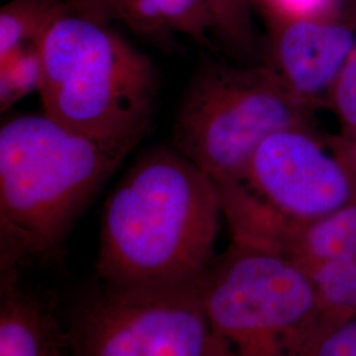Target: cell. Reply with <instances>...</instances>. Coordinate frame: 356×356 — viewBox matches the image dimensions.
<instances>
[{
    "label": "cell",
    "mask_w": 356,
    "mask_h": 356,
    "mask_svg": "<svg viewBox=\"0 0 356 356\" xmlns=\"http://www.w3.org/2000/svg\"><path fill=\"white\" fill-rule=\"evenodd\" d=\"M219 188L175 148L140 156L103 207L95 281L113 289L198 282L216 260Z\"/></svg>",
    "instance_id": "obj_1"
},
{
    "label": "cell",
    "mask_w": 356,
    "mask_h": 356,
    "mask_svg": "<svg viewBox=\"0 0 356 356\" xmlns=\"http://www.w3.org/2000/svg\"><path fill=\"white\" fill-rule=\"evenodd\" d=\"M128 151L49 115L0 128V272L57 261L69 232Z\"/></svg>",
    "instance_id": "obj_2"
},
{
    "label": "cell",
    "mask_w": 356,
    "mask_h": 356,
    "mask_svg": "<svg viewBox=\"0 0 356 356\" xmlns=\"http://www.w3.org/2000/svg\"><path fill=\"white\" fill-rule=\"evenodd\" d=\"M70 8L38 42L44 113L131 152L151 129L159 91L152 60L111 28Z\"/></svg>",
    "instance_id": "obj_3"
},
{
    "label": "cell",
    "mask_w": 356,
    "mask_h": 356,
    "mask_svg": "<svg viewBox=\"0 0 356 356\" xmlns=\"http://www.w3.org/2000/svg\"><path fill=\"white\" fill-rule=\"evenodd\" d=\"M200 289L220 356H304L321 322L309 276L261 245L232 241Z\"/></svg>",
    "instance_id": "obj_4"
},
{
    "label": "cell",
    "mask_w": 356,
    "mask_h": 356,
    "mask_svg": "<svg viewBox=\"0 0 356 356\" xmlns=\"http://www.w3.org/2000/svg\"><path fill=\"white\" fill-rule=\"evenodd\" d=\"M306 104L269 67L209 63L191 78L179 106L173 148L218 186L239 184L268 136L305 127Z\"/></svg>",
    "instance_id": "obj_5"
},
{
    "label": "cell",
    "mask_w": 356,
    "mask_h": 356,
    "mask_svg": "<svg viewBox=\"0 0 356 356\" xmlns=\"http://www.w3.org/2000/svg\"><path fill=\"white\" fill-rule=\"evenodd\" d=\"M200 281L126 291L94 280L64 316L74 356H220Z\"/></svg>",
    "instance_id": "obj_6"
},
{
    "label": "cell",
    "mask_w": 356,
    "mask_h": 356,
    "mask_svg": "<svg viewBox=\"0 0 356 356\" xmlns=\"http://www.w3.org/2000/svg\"><path fill=\"white\" fill-rule=\"evenodd\" d=\"M272 214L305 223L356 201V168L305 127L280 129L254 151L239 182Z\"/></svg>",
    "instance_id": "obj_7"
},
{
    "label": "cell",
    "mask_w": 356,
    "mask_h": 356,
    "mask_svg": "<svg viewBox=\"0 0 356 356\" xmlns=\"http://www.w3.org/2000/svg\"><path fill=\"white\" fill-rule=\"evenodd\" d=\"M272 69L282 83L307 102L335 83L356 38L334 20H282L267 16Z\"/></svg>",
    "instance_id": "obj_8"
},
{
    "label": "cell",
    "mask_w": 356,
    "mask_h": 356,
    "mask_svg": "<svg viewBox=\"0 0 356 356\" xmlns=\"http://www.w3.org/2000/svg\"><path fill=\"white\" fill-rule=\"evenodd\" d=\"M0 356H74L56 298L22 270L0 272Z\"/></svg>",
    "instance_id": "obj_9"
},
{
    "label": "cell",
    "mask_w": 356,
    "mask_h": 356,
    "mask_svg": "<svg viewBox=\"0 0 356 356\" xmlns=\"http://www.w3.org/2000/svg\"><path fill=\"white\" fill-rule=\"evenodd\" d=\"M261 247L285 254L305 273L325 263L356 261V201L305 223L275 219Z\"/></svg>",
    "instance_id": "obj_10"
},
{
    "label": "cell",
    "mask_w": 356,
    "mask_h": 356,
    "mask_svg": "<svg viewBox=\"0 0 356 356\" xmlns=\"http://www.w3.org/2000/svg\"><path fill=\"white\" fill-rule=\"evenodd\" d=\"M110 20L123 22L135 33L165 41L173 33L200 44L216 33L206 0H107Z\"/></svg>",
    "instance_id": "obj_11"
},
{
    "label": "cell",
    "mask_w": 356,
    "mask_h": 356,
    "mask_svg": "<svg viewBox=\"0 0 356 356\" xmlns=\"http://www.w3.org/2000/svg\"><path fill=\"white\" fill-rule=\"evenodd\" d=\"M69 10L66 0H10L0 10V58L38 45L53 22Z\"/></svg>",
    "instance_id": "obj_12"
},
{
    "label": "cell",
    "mask_w": 356,
    "mask_h": 356,
    "mask_svg": "<svg viewBox=\"0 0 356 356\" xmlns=\"http://www.w3.org/2000/svg\"><path fill=\"white\" fill-rule=\"evenodd\" d=\"M42 63L38 45L0 58V110H10L33 91H40Z\"/></svg>",
    "instance_id": "obj_13"
},
{
    "label": "cell",
    "mask_w": 356,
    "mask_h": 356,
    "mask_svg": "<svg viewBox=\"0 0 356 356\" xmlns=\"http://www.w3.org/2000/svg\"><path fill=\"white\" fill-rule=\"evenodd\" d=\"M214 20L216 33L239 51H250L254 44V26L247 0H206Z\"/></svg>",
    "instance_id": "obj_14"
},
{
    "label": "cell",
    "mask_w": 356,
    "mask_h": 356,
    "mask_svg": "<svg viewBox=\"0 0 356 356\" xmlns=\"http://www.w3.org/2000/svg\"><path fill=\"white\" fill-rule=\"evenodd\" d=\"M304 356H356V313L319 323Z\"/></svg>",
    "instance_id": "obj_15"
},
{
    "label": "cell",
    "mask_w": 356,
    "mask_h": 356,
    "mask_svg": "<svg viewBox=\"0 0 356 356\" xmlns=\"http://www.w3.org/2000/svg\"><path fill=\"white\" fill-rule=\"evenodd\" d=\"M266 16L282 20H334L339 0H259Z\"/></svg>",
    "instance_id": "obj_16"
},
{
    "label": "cell",
    "mask_w": 356,
    "mask_h": 356,
    "mask_svg": "<svg viewBox=\"0 0 356 356\" xmlns=\"http://www.w3.org/2000/svg\"><path fill=\"white\" fill-rule=\"evenodd\" d=\"M334 92L342 119L356 129V45L335 81Z\"/></svg>",
    "instance_id": "obj_17"
},
{
    "label": "cell",
    "mask_w": 356,
    "mask_h": 356,
    "mask_svg": "<svg viewBox=\"0 0 356 356\" xmlns=\"http://www.w3.org/2000/svg\"><path fill=\"white\" fill-rule=\"evenodd\" d=\"M73 13L90 17L103 24H111L107 10V0H66Z\"/></svg>",
    "instance_id": "obj_18"
},
{
    "label": "cell",
    "mask_w": 356,
    "mask_h": 356,
    "mask_svg": "<svg viewBox=\"0 0 356 356\" xmlns=\"http://www.w3.org/2000/svg\"><path fill=\"white\" fill-rule=\"evenodd\" d=\"M351 3H353L351 6H353V8H354V13H355L356 15V0H351Z\"/></svg>",
    "instance_id": "obj_19"
},
{
    "label": "cell",
    "mask_w": 356,
    "mask_h": 356,
    "mask_svg": "<svg viewBox=\"0 0 356 356\" xmlns=\"http://www.w3.org/2000/svg\"><path fill=\"white\" fill-rule=\"evenodd\" d=\"M247 1H250V0H247ZM256 1H259V0H256Z\"/></svg>",
    "instance_id": "obj_20"
}]
</instances>
